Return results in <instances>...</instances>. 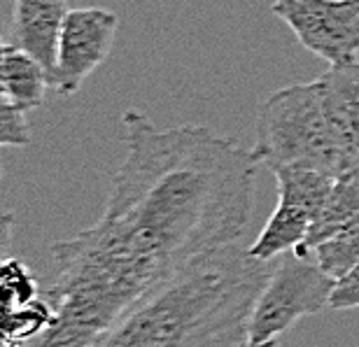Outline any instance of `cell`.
Returning a JSON list of instances; mask_svg holds the SVG:
<instances>
[{
    "label": "cell",
    "mask_w": 359,
    "mask_h": 347,
    "mask_svg": "<svg viewBox=\"0 0 359 347\" xmlns=\"http://www.w3.org/2000/svg\"><path fill=\"white\" fill-rule=\"evenodd\" d=\"M126 154L93 226L52 245L56 320L42 347H93L121 315L187 266L241 243L259 158L208 126H156L126 110Z\"/></svg>",
    "instance_id": "6da1fadb"
},
{
    "label": "cell",
    "mask_w": 359,
    "mask_h": 347,
    "mask_svg": "<svg viewBox=\"0 0 359 347\" xmlns=\"http://www.w3.org/2000/svg\"><path fill=\"white\" fill-rule=\"evenodd\" d=\"M271 268L241 243L226 245L135 303L93 347H245Z\"/></svg>",
    "instance_id": "7a4b0ae2"
},
{
    "label": "cell",
    "mask_w": 359,
    "mask_h": 347,
    "mask_svg": "<svg viewBox=\"0 0 359 347\" xmlns=\"http://www.w3.org/2000/svg\"><path fill=\"white\" fill-rule=\"evenodd\" d=\"M255 156L266 168L306 165L341 177L359 170L329 119L320 82L283 86L257 114Z\"/></svg>",
    "instance_id": "3957f363"
},
{
    "label": "cell",
    "mask_w": 359,
    "mask_h": 347,
    "mask_svg": "<svg viewBox=\"0 0 359 347\" xmlns=\"http://www.w3.org/2000/svg\"><path fill=\"white\" fill-rule=\"evenodd\" d=\"M336 280L329 278L315 259L285 252L273 261V268L255 301L248 324V341H276L306 317L329 308Z\"/></svg>",
    "instance_id": "277c9868"
},
{
    "label": "cell",
    "mask_w": 359,
    "mask_h": 347,
    "mask_svg": "<svg viewBox=\"0 0 359 347\" xmlns=\"http://www.w3.org/2000/svg\"><path fill=\"white\" fill-rule=\"evenodd\" d=\"M271 172L278 182V205L257 240L248 247L250 254L259 261H276L306 240L336 182L329 172L306 165H278L271 168Z\"/></svg>",
    "instance_id": "5b68a950"
},
{
    "label": "cell",
    "mask_w": 359,
    "mask_h": 347,
    "mask_svg": "<svg viewBox=\"0 0 359 347\" xmlns=\"http://www.w3.org/2000/svg\"><path fill=\"white\" fill-rule=\"evenodd\" d=\"M271 10L329 66L359 61V0H273Z\"/></svg>",
    "instance_id": "8992f818"
},
{
    "label": "cell",
    "mask_w": 359,
    "mask_h": 347,
    "mask_svg": "<svg viewBox=\"0 0 359 347\" xmlns=\"http://www.w3.org/2000/svg\"><path fill=\"white\" fill-rule=\"evenodd\" d=\"M119 14L103 7L70 10L63 24L52 86L61 96H73L112 52Z\"/></svg>",
    "instance_id": "52a82bcc"
},
{
    "label": "cell",
    "mask_w": 359,
    "mask_h": 347,
    "mask_svg": "<svg viewBox=\"0 0 359 347\" xmlns=\"http://www.w3.org/2000/svg\"><path fill=\"white\" fill-rule=\"evenodd\" d=\"M54 320L52 303L38 296L33 273L7 257L0 264V347H24Z\"/></svg>",
    "instance_id": "ba28073f"
},
{
    "label": "cell",
    "mask_w": 359,
    "mask_h": 347,
    "mask_svg": "<svg viewBox=\"0 0 359 347\" xmlns=\"http://www.w3.org/2000/svg\"><path fill=\"white\" fill-rule=\"evenodd\" d=\"M68 12V0H14V45L38 59L49 75L56 68V52Z\"/></svg>",
    "instance_id": "9c48e42d"
},
{
    "label": "cell",
    "mask_w": 359,
    "mask_h": 347,
    "mask_svg": "<svg viewBox=\"0 0 359 347\" xmlns=\"http://www.w3.org/2000/svg\"><path fill=\"white\" fill-rule=\"evenodd\" d=\"M329 119L359 165V61L332 66L320 79Z\"/></svg>",
    "instance_id": "30bf717a"
},
{
    "label": "cell",
    "mask_w": 359,
    "mask_h": 347,
    "mask_svg": "<svg viewBox=\"0 0 359 347\" xmlns=\"http://www.w3.org/2000/svg\"><path fill=\"white\" fill-rule=\"evenodd\" d=\"M357 224H359V170H353L336 177L318 219L313 222L306 240L294 252L299 257L311 259L315 245H320L322 240H327V238L341 233V231H346L350 226H357Z\"/></svg>",
    "instance_id": "8fae6325"
},
{
    "label": "cell",
    "mask_w": 359,
    "mask_h": 347,
    "mask_svg": "<svg viewBox=\"0 0 359 347\" xmlns=\"http://www.w3.org/2000/svg\"><path fill=\"white\" fill-rule=\"evenodd\" d=\"M52 86V75L38 59L19 45H5L3 54V96L21 110H38Z\"/></svg>",
    "instance_id": "7c38bea8"
},
{
    "label": "cell",
    "mask_w": 359,
    "mask_h": 347,
    "mask_svg": "<svg viewBox=\"0 0 359 347\" xmlns=\"http://www.w3.org/2000/svg\"><path fill=\"white\" fill-rule=\"evenodd\" d=\"M311 257L329 278L339 282L359 266V224L315 245Z\"/></svg>",
    "instance_id": "4fadbf2b"
},
{
    "label": "cell",
    "mask_w": 359,
    "mask_h": 347,
    "mask_svg": "<svg viewBox=\"0 0 359 347\" xmlns=\"http://www.w3.org/2000/svg\"><path fill=\"white\" fill-rule=\"evenodd\" d=\"M33 140L26 114L10 98L0 96V147H28Z\"/></svg>",
    "instance_id": "5bb4252c"
},
{
    "label": "cell",
    "mask_w": 359,
    "mask_h": 347,
    "mask_svg": "<svg viewBox=\"0 0 359 347\" xmlns=\"http://www.w3.org/2000/svg\"><path fill=\"white\" fill-rule=\"evenodd\" d=\"M329 308L332 310H355L359 308V266L350 271L346 278L336 282L334 294L329 299Z\"/></svg>",
    "instance_id": "9a60e30c"
},
{
    "label": "cell",
    "mask_w": 359,
    "mask_h": 347,
    "mask_svg": "<svg viewBox=\"0 0 359 347\" xmlns=\"http://www.w3.org/2000/svg\"><path fill=\"white\" fill-rule=\"evenodd\" d=\"M12 233H14V215L0 210V264L7 259L12 245Z\"/></svg>",
    "instance_id": "2e32d148"
},
{
    "label": "cell",
    "mask_w": 359,
    "mask_h": 347,
    "mask_svg": "<svg viewBox=\"0 0 359 347\" xmlns=\"http://www.w3.org/2000/svg\"><path fill=\"white\" fill-rule=\"evenodd\" d=\"M3 54H5V40H3V31H0V96H3Z\"/></svg>",
    "instance_id": "e0dca14e"
},
{
    "label": "cell",
    "mask_w": 359,
    "mask_h": 347,
    "mask_svg": "<svg viewBox=\"0 0 359 347\" xmlns=\"http://www.w3.org/2000/svg\"><path fill=\"white\" fill-rule=\"evenodd\" d=\"M245 347H280V338H276V341H264V343H245Z\"/></svg>",
    "instance_id": "ac0fdd59"
},
{
    "label": "cell",
    "mask_w": 359,
    "mask_h": 347,
    "mask_svg": "<svg viewBox=\"0 0 359 347\" xmlns=\"http://www.w3.org/2000/svg\"><path fill=\"white\" fill-rule=\"evenodd\" d=\"M24 347H40V345H38V343H35V338H33V341H28V343H26Z\"/></svg>",
    "instance_id": "d6986e66"
},
{
    "label": "cell",
    "mask_w": 359,
    "mask_h": 347,
    "mask_svg": "<svg viewBox=\"0 0 359 347\" xmlns=\"http://www.w3.org/2000/svg\"><path fill=\"white\" fill-rule=\"evenodd\" d=\"M0 175H3V168H0Z\"/></svg>",
    "instance_id": "ffe728a7"
}]
</instances>
